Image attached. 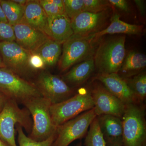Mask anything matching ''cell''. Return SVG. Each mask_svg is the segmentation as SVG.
<instances>
[{
	"instance_id": "obj_1",
	"label": "cell",
	"mask_w": 146,
	"mask_h": 146,
	"mask_svg": "<svg viewBox=\"0 0 146 146\" xmlns=\"http://www.w3.org/2000/svg\"><path fill=\"white\" fill-rule=\"evenodd\" d=\"M13 100L8 99L0 112V139L9 146H17L15 140V127L20 125L29 134L33 120L29 110L21 108Z\"/></svg>"
},
{
	"instance_id": "obj_2",
	"label": "cell",
	"mask_w": 146,
	"mask_h": 146,
	"mask_svg": "<svg viewBox=\"0 0 146 146\" xmlns=\"http://www.w3.org/2000/svg\"><path fill=\"white\" fill-rule=\"evenodd\" d=\"M145 109L144 104L133 102L125 105L121 118L122 146L146 145Z\"/></svg>"
},
{
	"instance_id": "obj_3",
	"label": "cell",
	"mask_w": 146,
	"mask_h": 146,
	"mask_svg": "<svg viewBox=\"0 0 146 146\" xmlns=\"http://www.w3.org/2000/svg\"><path fill=\"white\" fill-rule=\"evenodd\" d=\"M51 104L43 97L28 100L23 104L32 119V129L28 136L32 140L36 142L44 141L56 132L57 127L54 124L50 113Z\"/></svg>"
},
{
	"instance_id": "obj_4",
	"label": "cell",
	"mask_w": 146,
	"mask_h": 146,
	"mask_svg": "<svg viewBox=\"0 0 146 146\" xmlns=\"http://www.w3.org/2000/svg\"><path fill=\"white\" fill-rule=\"evenodd\" d=\"M125 36L102 42L94 58L95 68L100 74H118L125 57Z\"/></svg>"
},
{
	"instance_id": "obj_5",
	"label": "cell",
	"mask_w": 146,
	"mask_h": 146,
	"mask_svg": "<svg viewBox=\"0 0 146 146\" xmlns=\"http://www.w3.org/2000/svg\"><path fill=\"white\" fill-rule=\"evenodd\" d=\"M94 107L90 89L81 88L68 99L51 104L50 113L54 124L58 127Z\"/></svg>"
},
{
	"instance_id": "obj_6",
	"label": "cell",
	"mask_w": 146,
	"mask_h": 146,
	"mask_svg": "<svg viewBox=\"0 0 146 146\" xmlns=\"http://www.w3.org/2000/svg\"><path fill=\"white\" fill-rule=\"evenodd\" d=\"M0 93L23 104L28 100L42 97L34 83L5 68H0Z\"/></svg>"
},
{
	"instance_id": "obj_7",
	"label": "cell",
	"mask_w": 146,
	"mask_h": 146,
	"mask_svg": "<svg viewBox=\"0 0 146 146\" xmlns=\"http://www.w3.org/2000/svg\"><path fill=\"white\" fill-rule=\"evenodd\" d=\"M96 117L93 108L58 126L55 139L51 146H68L73 141L83 138Z\"/></svg>"
},
{
	"instance_id": "obj_8",
	"label": "cell",
	"mask_w": 146,
	"mask_h": 146,
	"mask_svg": "<svg viewBox=\"0 0 146 146\" xmlns=\"http://www.w3.org/2000/svg\"><path fill=\"white\" fill-rule=\"evenodd\" d=\"M42 97L52 104L59 103L74 96V92L68 84L57 75L42 72L34 83Z\"/></svg>"
},
{
	"instance_id": "obj_9",
	"label": "cell",
	"mask_w": 146,
	"mask_h": 146,
	"mask_svg": "<svg viewBox=\"0 0 146 146\" xmlns=\"http://www.w3.org/2000/svg\"><path fill=\"white\" fill-rule=\"evenodd\" d=\"M94 48L93 41L89 38L73 35L63 44L59 67L62 72L68 70L75 63L91 57Z\"/></svg>"
},
{
	"instance_id": "obj_10",
	"label": "cell",
	"mask_w": 146,
	"mask_h": 146,
	"mask_svg": "<svg viewBox=\"0 0 146 146\" xmlns=\"http://www.w3.org/2000/svg\"><path fill=\"white\" fill-rule=\"evenodd\" d=\"M30 54L16 42H0V55L5 68L22 77L33 70L29 65Z\"/></svg>"
},
{
	"instance_id": "obj_11",
	"label": "cell",
	"mask_w": 146,
	"mask_h": 146,
	"mask_svg": "<svg viewBox=\"0 0 146 146\" xmlns=\"http://www.w3.org/2000/svg\"><path fill=\"white\" fill-rule=\"evenodd\" d=\"M90 91L97 116L109 115L122 118L125 105L102 84H95Z\"/></svg>"
},
{
	"instance_id": "obj_12",
	"label": "cell",
	"mask_w": 146,
	"mask_h": 146,
	"mask_svg": "<svg viewBox=\"0 0 146 146\" xmlns=\"http://www.w3.org/2000/svg\"><path fill=\"white\" fill-rule=\"evenodd\" d=\"M16 42L20 46L30 53L35 52L48 39L46 35L23 23L12 26Z\"/></svg>"
},
{
	"instance_id": "obj_13",
	"label": "cell",
	"mask_w": 146,
	"mask_h": 146,
	"mask_svg": "<svg viewBox=\"0 0 146 146\" xmlns=\"http://www.w3.org/2000/svg\"><path fill=\"white\" fill-rule=\"evenodd\" d=\"M106 11L98 13L83 11L71 19L74 36L83 37L96 33L106 18Z\"/></svg>"
},
{
	"instance_id": "obj_14",
	"label": "cell",
	"mask_w": 146,
	"mask_h": 146,
	"mask_svg": "<svg viewBox=\"0 0 146 146\" xmlns=\"http://www.w3.org/2000/svg\"><path fill=\"white\" fill-rule=\"evenodd\" d=\"M95 80L102 85L125 105L135 102L132 92L124 80L116 73H98Z\"/></svg>"
},
{
	"instance_id": "obj_15",
	"label": "cell",
	"mask_w": 146,
	"mask_h": 146,
	"mask_svg": "<svg viewBox=\"0 0 146 146\" xmlns=\"http://www.w3.org/2000/svg\"><path fill=\"white\" fill-rule=\"evenodd\" d=\"M45 34L50 39L63 44L74 35L70 19L65 13L48 17Z\"/></svg>"
},
{
	"instance_id": "obj_16",
	"label": "cell",
	"mask_w": 146,
	"mask_h": 146,
	"mask_svg": "<svg viewBox=\"0 0 146 146\" xmlns=\"http://www.w3.org/2000/svg\"><path fill=\"white\" fill-rule=\"evenodd\" d=\"M48 16L39 1L29 0L24 6L23 18L21 23L45 33Z\"/></svg>"
},
{
	"instance_id": "obj_17",
	"label": "cell",
	"mask_w": 146,
	"mask_h": 146,
	"mask_svg": "<svg viewBox=\"0 0 146 146\" xmlns=\"http://www.w3.org/2000/svg\"><path fill=\"white\" fill-rule=\"evenodd\" d=\"M97 118L106 143L122 141L121 118L109 115H99L97 116Z\"/></svg>"
},
{
	"instance_id": "obj_18",
	"label": "cell",
	"mask_w": 146,
	"mask_h": 146,
	"mask_svg": "<svg viewBox=\"0 0 146 146\" xmlns=\"http://www.w3.org/2000/svg\"><path fill=\"white\" fill-rule=\"evenodd\" d=\"M111 23L106 29L85 36L92 41L107 34L139 35L143 31V26L127 23L120 20L119 15L115 14L111 18ZM84 37V36H83Z\"/></svg>"
},
{
	"instance_id": "obj_19",
	"label": "cell",
	"mask_w": 146,
	"mask_h": 146,
	"mask_svg": "<svg viewBox=\"0 0 146 146\" xmlns=\"http://www.w3.org/2000/svg\"><path fill=\"white\" fill-rule=\"evenodd\" d=\"M95 68L94 58L91 57L73 67L62 78L67 83L78 86L89 79Z\"/></svg>"
},
{
	"instance_id": "obj_20",
	"label": "cell",
	"mask_w": 146,
	"mask_h": 146,
	"mask_svg": "<svg viewBox=\"0 0 146 146\" xmlns=\"http://www.w3.org/2000/svg\"><path fill=\"white\" fill-rule=\"evenodd\" d=\"M146 66L145 55L132 51L125 56L118 74L123 78H127L143 72Z\"/></svg>"
},
{
	"instance_id": "obj_21",
	"label": "cell",
	"mask_w": 146,
	"mask_h": 146,
	"mask_svg": "<svg viewBox=\"0 0 146 146\" xmlns=\"http://www.w3.org/2000/svg\"><path fill=\"white\" fill-rule=\"evenodd\" d=\"M62 44L48 39L35 53L39 54L44 62L45 65L48 67L54 66L59 60L62 53Z\"/></svg>"
},
{
	"instance_id": "obj_22",
	"label": "cell",
	"mask_w": 146,
	"mask_h": 146,
	"mask_svg": "<svg viewBox=\"0 0 146 146\" xmlns=\"http://www.w3.org/2000/svg\"><path fill=\"white\" fill-rule=\"evenodd\" d=\"M123 79L132 92L135 102L143 104L146 97L145 72L143 71L136 75Z\"/></svg>"
},
{
	"instance_id": "obj_23",
	"label": "cell",
	"mask_w": 146,
	"mask_h": 146,
	"mask_svg": "<svg viewBox=\"0 0 146 146\" xmlns=\"http://www.w3.org/2000/svg\"><path fill=\"white\" fill-rule=\"evenodd\" d=\"M0 4L9 25L13 26L22 22L24 6L16 3L12 0H0Z\"/></svg>"
},
{
	"instance_id": "obj_24",
	"label": "cell",
	"mask_w": 146,
	"mask_h": 146,
	"mask_svg": "<svg viewBox=\"0 0 146 146\" xmlns=\"http://www.w3.org/2000/svg\"><path fill=\"white\" fill-rule=\"evenodd\" d=\"M84 141L85 146H106V143L100 129L97 117L89 126Z\"/></svg>"
},
{
	"instance_id": "obj_25",
	"label": "cell",
	"mask_w": 146,
	"mask_h": 146,
	"mask_svg": "<svg viewBox=\"0 0 146 146\" xmlns=\"http://www.w3.org/2000/svg\"><path fill=\"white\" fill-rule=\"evenodd\" d=\"M18 132V141L19 146H51L56 136V132L45 141L41 142L32 140L27 136L24 132L23 128L20 125L16 126Z\"/></svg>"
},
{
	"instance_id": "obj_26",
	"label": "cell",
	"mask_w": 146,
	"mask_h": 146,
	"mask_svg": "<svg viewBox=\"0 0 146 146\" xmlns=\"http://www.w3.org/2000/svg\"><path fill=\"white\" fill-rule=\"evenodd\" d=\"M40 5L48 17L61 15L64 13L63 0H40Z\"/></svg>"
},
{
	"instance_id": "obj_27",
	"label": "cell",
	"mask_w": 146,
	"mask_h": 146,
	"mask_svg": "<svg viewBox=\"0 0 146 146\" xmlns=\"http://www.w3.org/2000/svg\"><path fill=\"white\" fill-rule=\"evenodd\" d=\"M64 13L70 20L84 11L83 0H64Z\"/></svg>"
},
{
	"instance_id": "obj_28",
	"label": "cell",
	"mask_w": 146,
	"mask_h": 146,
	"mask_svg": "<svg viewBox=\"0 0 146 146\" xmlns=\"http://www.w3.org/2000/svg\"><path fill=\"white\" fill-rule=\"evenodd\" d=\"M84 11L98 13L106 11L110 4L108 1L83 0Z\"/></svg>"
},
{
	"instance_id": "obj_29",
	"label": "cell",
	"mask_w": 146,
	"mask_h": 146,
	"mask_svg": "<svg viewBox=\"0 0 146 146\" xmlns=\"http://www.w3.org/2000/svg\"><path fill=\"white\" fill-rule=\"evenodd\" d=\"M16 42V37L13 26L0 21V42Z\"/></svg>"
},
{
	"instance_id": "obj_30",
	"label": "cell",
	"mask_w": 146,
	"mask_h": 146,
	"mask_svg": "<svg viewBox=\"0 0 146 146\" xmlns=\"http://www.w3.org/2000/svg\"><path fill=\"white\" fill-rule=\"evenodd\" d=\"M29 65L33 70H40L44 68L45 64L41 56L36 53H31L29 59Z\"/></svg>"
},
{
	"instance_id": "obj_31",
	"label": "cell",
	"mask_w": 146,
	"mask_h": 146,
	"mask_svg": "<svg viewBox=\"0 0 146 146\" xmlns=\"http://www.w3.org/2000/svg\"><path fill=\"white\" fill-rule=\"evenodd\" d=\"M108 1L110 5L113 6L120 10L125 12L129 11L128 3L125 0H109Z\"/></svg>"
},
{
	"instance_id": "obj_32",
	"label": "cell",
	"mask_w": 146,
	"mask_h": 146,
	"mask_svg": "<svg viewBox=\"0 0 146 146\" xmlns=\"http://www.w3.org/2000/svg\"><path fill=\"white\" fill-rule=\"evenodd\" d=\"M134 1L141 16H145L146 14V5L145 1L143 0H134Z\"/></svg>"
},
{
	"instance_id": "obj_33",
	"label": "cell",
	"mask_w": 146,
	"mask_h": 146,
	"mask_svg": "<svg viewBox=\"0 0 146 146\" xmlns=\"http://www.w3.org/2000/svg\"><path fill=\"white\" fill-rule=\"evenodd\" d=\"M7 99L8 98L6 97L0 93V112L2 110Z\"/></svg>"
},
{
	"instance_id": "obj_34",
	"label": "cell",
	"mask_w": 146,
	"mask_h": 146,
	"mask_svg": "<svg viewBox=\"0 0 146 146\" xmlns=\"http://www.w3.org/2000/svg\"><path fill=\"white\" fill-rule=\"evenodd\" d=\"M0 21L4 23H8L1 4H0Z\"/></svg>"
},
{
	"instance_id": "obj_35",
	"label": "cell",
	"mask_w": 146,
	"mask_h": 146,
	"mask_svg": "<svg viewBox=\"0 0 146 146\" xmlns=\"http://www.w3.org/2000/svg\"><path fill=\"white\" fill-rule=\"evenodd\" d=\"M106 146H122V142L121 141H117L106 143Z\"/></svg>"
},
{
	"instance_id": "obj_36",
	"label": "cell",
	"mask_w": 146,
	"mask_h": 146,
	"mask_svg": "<svg viewBox=\"0 0 146 146\" xmlns=\"http://www.w3.org/2000/svg\"><path fill=\"white\" fill-rule=\"evenodd\" d=\"M12 1L18 5L24 6L28 2L29 0H12Z\"/></svg>"
},
{
	"instance_id": "obj_37",
	"label": "cell",
	"mask_w": 146,
	"mask_h": 146,
	"mask_svg": "<svg viewBox=\"0 0 146 146\" xmlns=\"http://www.w3.org/2000/svg\"><path fill=\"white\" fill-rule=\"evenodd\" d=\"M0 146H9L7 144L4 142L0 139Z\"/></svg>"
},
{
	"instance_id": "obj_38",
	"label": "cell",
	"mask_w": 146,
	"mask_h": 146,
	"mask_svg": "<svg viewBox=\"0 0 146 146\" xmlns=\"http://www.w3.org/2000/svg\"><path fill=\"white\" fill-rule=\"evenodd\" d=\"M5 68L4 65L3 63L1 57V55H0V68Z\"/></svg>"
},
{
	"instance_id": "obj_39",
	"label": "cell",
	"mask_w": 146,
	"mask_h": 146,
	"mask_svg": "<svg viewBox=\"0 0 146 146\" xmlns=\"http://www.w3.org/2000/svg\"><path fill=\"white\" fill-rule=\"evenodd\" d=\"M78 146H82V143L81 142H80V143L79 144V145Z\"/></svg>"
},
{
	"instance_id": "obj_40",
	"label": "cell",
	"mask_w": 146,
	"mask_h": 146,
	"mask_svg": "<svg viewBox=\"0 0 146 146\" xmlns=\"http://www.w3.org/2000/svg\"><path fill=\"white\" fill-rule=\"evenodd\" d=\"M144 146H146V145H144Z\"/></svg>"
}]
</instances>
